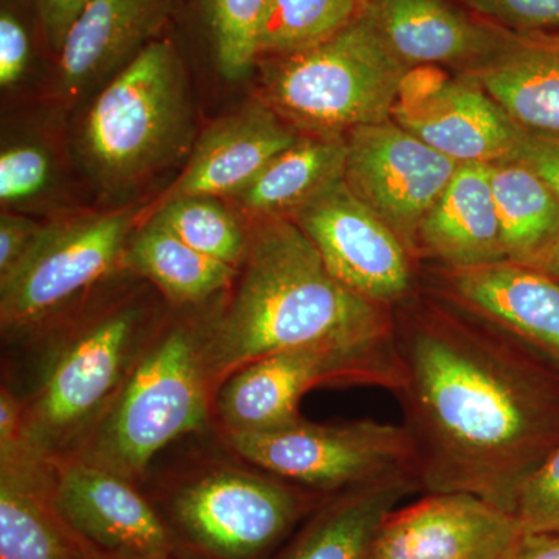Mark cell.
<instances>
[{
  "mask_svg": "<svg viewBox=\"0 0 559 559\" xmlns=\"http://www.w3.org/2000/svg\"><path fill=\"white\" fill-rule=\"evenodd\" d=\"M191 138L186 62L164 36L97 92L80 134L81 160L103 191L123 194L186 153Z\"/></svg>",
  "mask_w": 559,
  "mask_h": 559,
  "instance_id": "5",
  "label": "cell"
},
{
  "mask_svg": "<svg viewBox=\"0 0 559 559\" xmlns=\"http://www.w3.org/2000/svg\"><path fill=\"white\" fill-rule=\"evenodd\" d=\"M140 209L84 212L44 223L24 259L0 278L3 337L33 336L120 272Z\"/></svg>",
  "mask_w": 559,
  "mask_h": 559,
  "instance_id": "7",
  "label": "cell"
},
{
  "mask_svg": "<svg viewBox=\"0 0 559 559\" xmlns=\"http://www.w3.org/2000/svg\"><path fill=\"white\" fill-rule=\"evenodd\" d=\"M210 316L165 319L119 395L76 454L134 484L157 452L215 419L207 364Z\"/></svg>",
  "mask_w": 559,
  "mask_h": 559,
  "instance_id": "4",
  "label": "cell"
},
{
  "mask_svg": "<svg viewBox=\"0 0 559 559\" xmlns=\"http://www.w3.org/2000/svg\"><path fill=\"white\" fill-rule=\"evenodd\" d=\"M514 516L524 533L559 535V444L522 485Z\"/></svg>",
  "mask_w": 559,
  "mask_h": 559,
  "instance_id": "32",
  "label": "cell"
},
{
  "mask_svg": "<svg viewBox=\"0 0 559 559\" xmlns=\"http://www.w3.org/2000/svg\"><path fill=\"white\" fill-rule=\"evenodd\" d=\"M524 535L513 513L469 492H429L393 510L367 559H502Z\"/></svg>",
  "mask_w": 559,
  "mask_h": 559,
  "instance_id": "14",
  "label": "cell"
},
{
  "mask_svg": "<svg viewBox=\"0 0 559 559\" xmlns=\"http://www.w3.org/2000/svg\"><path fill=\"white\" fill-rule=\"evenodd\" d=\"M81 559H130L123 557H116V555L103 554V551L92 550L91 554L84 555Z\"/></svg>",
  "mask_w": 559,
  "mask_h": 559,
  "instance_id": "39",
  "label": "cell"
},
{
  "mask_svg": "<svg viewBox=\"0 0 559 559\" xmlns=\"http://www.w3.org/2000/svg\"><path fill=\"white\" fill-rule=\"evenodd\" d=\"M347 156V138L301 132L231 201L248 219L289 218L322 191L345 179Z\"/></svg>",
  "mask_w": 559,
  "mask_h": 559,
  "instance_id": "24",
  "label": "cell"
},
{
  "mask_svg": "<svg viewBox=\"0 0 559 559\" xmlns=\"http://www.w3.org/2000/svg\"><path fill=\"white\" fill-rule=\"evenodd\" d=\"M500 241L510 263L538 267L559 241V200L525 165H489Z\"/></svg>",
  "mask_w": 559,
  "mask_h": 559,
  "instance_id": "26",
  "label": "cell"
},
{
  "mask_svg": "<svg viewBox=\"0 0 559 559\" xmlns=\"http://www.w3.org/2000/svg\"><path fill=\"white\" fill-rule=\"evenodd\" d=\"M40 36L38 20L27 0H2L0 5V86L13 90L27 75ZM44 43V40H43Z\"/></svg>",
  "mask_w": 559,
  "mask_h": 559,
  "instance_id": "31",
  "label": "cell"
},
{
  "mask_svg": "<svg viewBox=\"0 0 559 559\" xmlns=\"http://www.w3.org/2000/svg\"><path fill=\"white\" fill-rule=\"evenodd\" d=\"M180 0H91L57 58V94L80 100L100 91L154 40L164 38Z\"/></svg>",
  "mask_w": 559,
  "mask_h": 559,
  "instance_id": "18",
  "label": "cell"
},
{
  "mask_svg": "<svg viewBox=\"0 0 559 559\" xmlns=\"http://www.w3.org/2000/svg\"><path fill=\"white\" fill-rule=\"evenodd\" d=\"M366 0H267L259 62L293 57L325 43L362 14Z\"/></svg>",
  "mask_w": 559,
  "mask_h": 559,
  "instance_id": "27",
  "label": "cell"
},
{
  "mask_svg": "<svg viewBox=\"0 0 559 559\" xmlns=\"http://www.w3.org/2000/svg\"><path fill=\"white\" fill-rule=\"evenodd\" d=\"M250 242L235 289L210 316L213 385L264 356L392 337V311L334 278L310 238L286 216L249 219Z\"/></svg>",
  "mask_w": 559,
  "mask_h": 559,
  "instance_id": "2",
  "label": "cell"
},
{
  "mask_svg": "<svg viewBox=\"0 0 559 559\" xmlns=\"http://www.w3.org/2000/svg\"><path fill=\"white\" fill-rule=\"evenodd\" d=\"M403 428L419 489L469 492L514 514L559 444V367L433 289L392 310Z\"/></svg>",
  "mask_w": 559,
  "mask_h": 559,
  "instance_id": "1",
  "label": "cell"
},
{
  "mask_svg": "<svg viewBox=\"0 0 559 559\" xmlns=\"http://www.w3.org/2000/svg\"><path fill=\"white\" fill-rule=\"evenodd\" d=\"M301 132L266 102H253L216 120L194 142L178 179L140 209L139 219L167 202L189 197L231 198L249 186Z\"/></svg>",
  "mask_w": 559,
  "mask_h": 559,
  "instance_id": "16",
  "label": "cell"
},
{
  "mask_svg": "<svg viewBox=\"0 0 559 559\" xmlns=\"http://www.w3.org/2000/svg\"><path fill=\"white\" fill-rule=\"evenodd\" d=\"M121 274L146 280L168 304L201 307L237 282L240 270L190 248L154 218L138 224L120 263Z\"/></svg>",
  "mask_w": 559,
  "mask_h": 559,
  "instance_id": "23",
  "label": "cell"
},
{
  "mask_svg": "<svg viewBox=\"0 0 559 559\" xmlns=\"http://www.w3.org/2000/svg\"><path fill=\"white\" fill-rule=\"evenodd\" d=\"M466 75L521 130L559 135V32L514 33L506 49Z\"/></svg>",
  "mask_w": 559,
  "mask_h": 559,
  "instance_id": "22",
  "label": "cell"
},
{
  "mask_svg": "<svg viewBox=\"0 0 559 559\" xmlns=\"http://www.w3.org/2000/svg\"><path fill=\"white\" fill-rule=\"evenodd\" d=\"M44 224L27 213L3 212L0 215V278L7 274L32 248Z\"/></svg>",
  "mask_w": 559,
  "mask_h": 559,
  "instance_id": "35",
  "label": "cell"
},
{
  "mask_svg": "<svg viewBox=\"0 0 559 559\" xmlns=\"http://www.w3.org/2000/svg\"><path fill=\"white\" fill-rule=\"evenodd\" d=\"M223 436L238 457L264 473L323 491L415 474L406 429L377 419L312 423L300 417L278 428Z\"/></svg>",
  "mask_w": 559,
  "mask_h": 559,
  "instance_id": "8",
  "label": "cell"
},
{
  "mask_svg": "<svg viewBox=\"0 0 559 559\" xmlns=\"http://www.w3.org/2000/svg\"><path fill=\"white\" fill-rule=\"evenodd\" d=\"M55 160L43 143L17 140L0 153V204L3 212L25 213L43 200L55 180Z\"/></svg>",
  "mask_w": 559,
  "mask_h": 559,
  "instance_id": "30",
  "label": "cell"
},
{
  "mask_svg": "<svg viewBox=\"0 0 559 559\" xmlns=\"http://www.w3.org/2000/svg\"><path fill=\"white\" fill-rule=\"evenodd\" d=\"M415 491L421 489L412 473L344 489L312 522L286 559L369 558L382 522Z\"/></svg>",
  "mask_w": 559,
  "mask_h": 559,
  "instance_id": "25",
  "label": "cell"
},
{
  "mask_svg": "<svg viewBox=\"0 0 559 559\" xmlns=\"http://www.w3.org/2000/svg\"><path fill=\"white\" fill-rule=\"evenodd\" d=\"M38 20L44 47L57 60L70 28L91 0H27Z\"/></svg>",
  "mask_w": 559,
  "mask_h": 559,
  "instance_id": "34",
  "label": "cell"
},
{
  "mask_svg": "<svg viewBox=\"0 0 559 559\" xmlns=\"http://www.w3.org/2000/svg\"><path fill=\"white\" fill-rule=\"evenodd\" d=\"M167 314L142 289L79 305L33 336L40 341L22 401V441L44 460L76 454Z\"/></svg>",
  "mask_w": 559,
  "mask_h": 559,
  "instance_id": "3",
  "label": "cell"
},
{
  "mask_svg": "<svg viewBox=\"0 0 559 559\" xmlns=\"http://www.w3.org/2000/svg\"><path fill=\"white\" fill-rule=\"evenodd\" d=\"M289 218L310 238L333 277L362 299L392 311L417 290V261L345 179Z\"/></svg>",
  "mask_w": 559,
  "mask_h": 559,
  "instance_id": "10",
  "label": "cell"
},
{
  "mask_svg": "<svg viewBox=\"0 0 559 559\" xmlns=\"http://www.w3.org/2000/svg\"><path fill=\"white\" fill-rule=\"evenodd\" d=\"M92 550L58 510L50 460L25 448L0 457V559H81Z\"/></svg>",
  "mask_w": 559,
  "mask_h": 559,
  "instance_id": "20",
  "label": "cell"
},
{
  "mask_svg": "<svg viewBox=\"0 0 559 559\" xmlns=\"http://www.w3.org/2000/svg\"><path fill=\"white\" fill-rule=\"evenodd\" d=\"M323 385H367L393 393L399 367L392 337L288 349L253 360L219 385L215 419L223 433L278 428L300 418L304 395Z\"/></svg>",
  "mask_w": 559,
  "mask_h": 559,
  "instance_id": "9",
  "label": "cell"
},
{
  "mask_svg": "<svg viewBox=\"0 0 559 559\" xmlns=\"http://www.w3.org/2000/svg\"><path fill=\"white\" fill-rule=\"evenodd\" d=\"M264 102L304 134L340 135L392 119L407 69L366 11L333 38L260 61Z\"/></svg>",
  "mask_w": 559,
  "mask_h": 559,
  "instance_id": "6",
  "label": "cell"
},
{
  "mask_svg": "<svg viewBox=\"0 0 559 559\" xmlns=\"http://www.w3.org/2000/svg\"><path fill=\"white\" fill-rule=\"evenodd\" d=\"M510 162L525 165L538 175L559 200V135H540L524 131Z\"/></svg>",
  "mask_w": 559,
  "mask_h": 559,
  "instance_id": "36",
  "label": "cell"
},
{
  "mask_svg": "<svg viewBox=\"0 0 559 559\" xmlns=\"http://www.w3.org/2000/svg\"><path fill=\"white\" fill-rule=\"evenodd\" d=\"M301 502L299 489L272 474L219 469L179 491L175 514L202 549L221 558L249 559L293 525Z\"/></svg>",
  "mask_w": 559,
  "mask_h": 559,
  "instance_id": "13",
  "label": "cell"
},
{
  "mask_svg": "<svg viewBox=\"0 0 559 559\" xmlns=\"http://www.w3.org/2000/svg\"><path fill=\"white\" fill-rule=\"evenodd\" d=\"M502 559H559V535L524 533Z\"/></svg>",
  "mask_w": 559,
  "mask_h": 559,
  "instance_id": "37",
  "label": "cell"
},
{
  "mask_svg": "<svg viewBox=\"0 0 559 559\" xmlns=\"http://www.w3.org/2000/svg\"><path fill=\"white\" fill-rule=\"evenodd\" d=\"M535 270L546 272V274H549L550 277L559 282V241L549 255H547V259L544 260L538 267H535Z\"/></svg>",
  "mask_w": 559,
  "mask_h": 559,
  "instance_id": "38",
  "label": "cell"
},
{
  "mask_svg": "<svg viewBox=\"0 0 559 559\" xmlns=\"http://www.w3.org/2000/svg\"><path fill=\"white\" fill-rule=\"evenodd\" d=\"M364 11L407 69L436 66L471 72L506 49L514 36L459 0H366Z\"/></svg>",
  "mask_w": 559,
  "mask_h": 559,
  "instance_id": "17",
  "label": "cell"
},
{
  "mask_svg": "<svg viewBox=\"0 0 559 559\" xmlns=\"http://www.w3.org/2000/svg\"><path fill=\"white\" fill-rule=\"evenodd\" d=\"M392 120L460 165L510 162L524 134L473 76L436 66L407 70Z\"/></svg>",
  "mask_w": 559,
  "mask_h": 559,
  "instance_id": "11",
  "label": "cell"
},
{
  "mask_svg": "<svg viewBox=\"0 0 559 559\" xmlns=\"http://www.w3.org/2000/svg\"><path fill=\"white\" fill-rule=\"evenodd\" d=\"M430 289L509 331L559 367V282L546 272L510 261L462 271L437 267Z\"/></svg>",
  "mask_w": 559,
  "mask_h": 559,
  "instance_id": "19",
  "label": "cell"
},
{
  "mask_svg": "<svg viewBox=\"0 0 559 559\" xmlns=\"http://www.w3.org/2000/svg\"><path fill=\"white\" fill-rule=\"evenodd\" d=\"M485 21L514 33H558L559 0H459Z\"/></svg>",
  "mask_w": 559,
  "mask_h": 559,
  "instance_id": "33",
  "label": "cell"
},
{
  "mask_svg": "<svg viewBox=\"0 0 559 559\" xmlns=\"http://www.w3.org/2000/svg\"><path fill=\"white\" fill-rule=\"evenodd\" d=\"M462 271L506 260L489 165L462 164L419 226L417 261Z\"/></svg>",
  "mask_w": 559,
  "mask_h": 559,
  "instance_id": "21",
  "label": "cell"
},
{
  "mask_svg": "<svg viewBox=\"0 0 559 559\" xmlns=\"http://www.w3.org/2000/svg\"><path fill=\"white\" fill-rule=\"evenodd\" d=\"M221 75L241 80L259 62V33L267 0H197Z\"/></svg>",
  "mask_w": 559,
  "mask_h": 559,
  "instance_id": "29",
  "label": "cell"
},
{
  "mask_svg": "<svg viewBox=\"0 0 559 559\" xmlns=\"http://www.w3.org/2000/svg\"><path fill=\"white\" fill-rule=\"evenodd\" d=\"M347 145L348 189L388 224L417 261L419 226L460 164L392 119L353 130Z\"/></svg>",
  "mask_w": 559,
  "mask_h": 559,
  "instance_id": "12",
  "label": "cell"
},
{
  "mask_svg": "<svg viewBox=\"0 0 559 559\" xmlns=\"http://www.w3.org/2000/svg\"><path fill=\"white\" fill-rule=\"evenodd\" d=\"M51 465L58 510L95 550L130 559L170 557V532L132 481L79 457Z\"/></svg>",
  "mask_w": 559,
  "mask_h": 559,
  "instance_id": "15",
  "label": "cell"
},
{
  "mask_svg": "<svg viewBox=\"0 0 559 559\" xmlns=\"http://www.w3.org/2000/svg\"><path fill=\"white\" fill-rule=\"evenodd\" d=\"M146 218L159 221L190 248L237 270L248 257L249 219L231 212L221 198H180L160 205Z\"/></svg>",
  "mask_w": 559,
  "mask_h": 559,
  "instance_id": "28",
  "label": "cell"
}]
</instances>
